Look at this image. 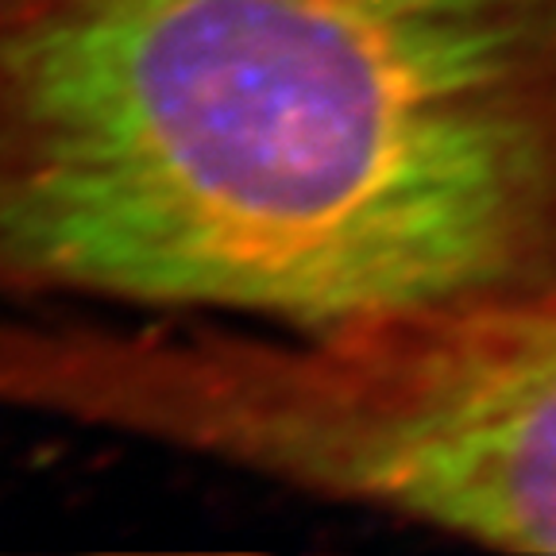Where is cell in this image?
<instances>
[{
  "instance_id": "6da1fadb",
  "label": "cell",
  "mask_w": 556,
  "mask_h": 556,
  "mask_svg": "<svg viewBox=\"0 0 556 556\" xmlns=\"http://www.w3.org/2000/svg\"><path fill=\"white\" fill-rule=\"evenodd\" d=\"M514 294H556V0H0V305Z\"/></svg>"
},
{
  "instance_id": "7a4b0ae2",
  "label": "cell",
  "mask_w": 556,
  "mask_h": 556,
  "mask_svg": "<svg viewBox=\"0 0 556 556\" xmlns=\"http://www.w3.org/2000/svg\"><path fill=\"white\" fill-rule=\"evenodd\" d=\"M0 409L556 553V294L325 329L27 309L0 317Z\"/></svg>"
}]
</instances>
